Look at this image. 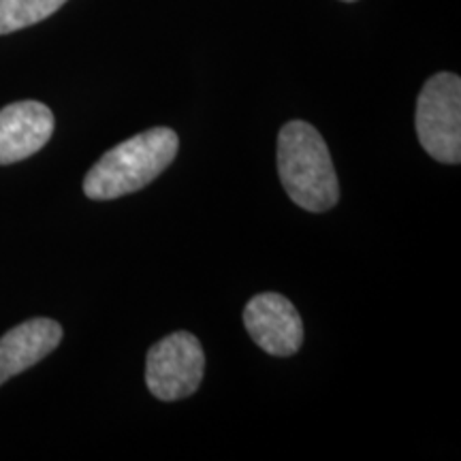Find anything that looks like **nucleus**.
Segmentation results:
<instances>
[{"mask_svg": "<svg viewBox=\"0 0 461 461\" xmlns=\"http://www.w3.org/2000/svg\"><path fill=\"white\" fill-rule=\"evenodd\" d=\"M54 135V113L39 101H20L0 109V165L37 154Z\"/></svg>", "mask_w": 461, "mask_h": 461, "instance_id": "6", "label": "nucleus"}, {"mask_svg": "<svg viewBox=\"0 0 461 461\" xmlns=\"http://www.w3.org/2000/svg\"><path fill=\"white\" fill-rule=\"evenodd\" d=\"M278 173L288 197L305 212L321 214L339 201L330 148L303 120H293L278 132Z\"/></svg>", "mask_w": 461, "mask_h": 461, "instance_id": "1", "label": "nucleus"}, {"mask_svg": "<svg viewBox=\"0 0 461 461\" xmlns=\"http://www.w3.org/2000/svg\"><path fill=\"white\" fill-rule=\"evenodd\" d=\"M65 3L67 0H0V34L39 24Z\"/></svg>", "mask_w": 461, "mask_h": 461, "instance_id": "8", "label": "nucleus"}, {"mask_svg": "<svg viewBox=\"0 0 461 461\" xmlns=\"http://www.w3.org/2000/svg\"><path fill=\"white\" fill-rule=\"evenodd\" d=\"M180 140L167 126L143 131L101 157L84 180L86 197L112 201L137 193L157 180L176 158Z\"/></svg>", "mask_w": 461, "mask_h": 461, "instance_id": "2", "label": "nucleus"}, {"mask_svg": "<svg viewBox=\"0 0 461 461\" xmlns=\"http://www.w3.org/2000/svg\"><path fill=\"white\" fill-rule=\"evenodd\" d=\"M344 3H355V0H344Z\"/></svg>", "mask_w": 461, "mask_h": 461, "instance_id": "9", "label": "nucleus"}, {"mask_svg": "<svg viewBox=\"0 0 461 461\" xmlns=\"http://www.w3.org/2000/svg\"><path fill=\"white\" fill-rule=\"evenodd\" d=\"M205 372L203 346L193 333L176 331L149 348L146 384L163 402H177L199 389Z\"/></svg>", "mask_w": 461, "mask_h": 461, "instance_id": "4", "label": "nucleus"}, {"mask_svg": "<svg viewBox=\"0 0 461 461\" xmlns=\"http://www.w3.org/2000/svg\"><path fill=\"white\" fill-rule=\"evenodd\" d=\"M244 325L258 348L274 357L295 355L303 344V322L295 305L278 293H261L244 308Z\"/></svg>", "mask_w": 461, "mask_h": 461, "instance_id": "5", "label": "nucleus"}, {"mask_svg": "<svg viewBox=\"0 0 461 461\" xmlns=\"http://www.w3.org/2000/svg\"><path fill=\"white\" fill-rule=\"evenodd\" d=\"M417 135L431 158L447 165L461 160V79L436 73L425 82L417 101Z\"/></svg>", "mask_w": 461, "mask_h": 461, "instance_id": "3", "label": "nucleus"}, {"mask_svg": "<svg viewBox=\"0 0 461 461\" xmlns=\"http://www.w3.org/2000/svg\"><path fill=\"white\" fill-rule=\"evenodd\" d=\"M62 339V327L51 319H31L0 338V384L48 357Z\"/></svg>", "mask_w": 461, "mask_h": 461, "instance_id": "7", "label": "nucleus"}]
</instances>
